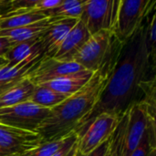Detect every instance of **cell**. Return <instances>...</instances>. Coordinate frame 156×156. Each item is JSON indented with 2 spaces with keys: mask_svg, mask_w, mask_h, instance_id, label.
I'll use <instances>...</instances> for the list:
<instances>
[{
  "mask_svg": "<svg viewBox=\"0 0 156 156\" xmlns=\"http://www.w3.org/2000/svg\"><path fill=\"white\" fill-rule=\"evenodd\" d=\"M155 62L146 46V18L123 44L118 61L97 103L80 122L74 133L80 139L101 114L120 117L133 104L144 102L155 108Z\"/></svg>",
  "mask_w": 156,
  "mask_h": 156,
  "instance_id": "1",
  "label": "cell"
},
{
  "mask_svg": "<svg viewBox=\"0 0 156 156\" xmlns=\"http://www.w3.org/2000/svg\"><path fill=\"white\" fill-rule=\"evenodd\" d=\"M113 69L103 68L95 71L81 90L50 109L37 131L42 144L59 141L74 133L80 122L97 103Z\"/></svg>",
  "mask_w": 156,
  "mask_h": 156,
  "instance_id": "2",
  "label": "cell"
},
{
  "mask_svg": "<svg viewBox=\"0 0 156 156\" xmlns=\"http://www.w3.org/2000/svg\"><path fill=\"white\" fill-rule=\"evenodd\" d=\"M155 122V111L146 103L131 106L119 119L110 138L109 153L112 156H130L138 147L147 128Z\"/></svg>",
  "mask_w": 156,
  "mask_h": 156,
  "instance_id": "3",
  "label": "cell"
},
{
  "mask_svg": "<svg viewBox=\"0 0 156 156\" xmlns=\"http://www.w3.org/2000/svg\"><path fill=\"white\" fill-rule=\"evenodd\" d=\"M122 46L112 29L100 31L90 36L73 61L92 72L103 68H114Z\"/></svg>",
  "mask_w": 156,
  "mask_h": 156,
  "instance_id": "4",
  "label": "cell"
},
{
  "mask_svg": "<svg viewBox=\"0 0 156 156\" xmlns=\"http://www.w3.org/2000/svg\"><path fill=\"white\" fill-rule=\"evenodd\" d=\"M155 0H119L112 30L122 44L136 33L146 16L155 8Z\"/></svg>",
  "mask_w": 156,
  "mask_h": 156,
  "instance_id": "5",
  "label": "cell"
},
{
  "mask_svg": "<svg viewBox=\"0 0 156 156\" xmlns=\"http://www.w3.org/2000/svg\"><path fill=\"white\" fill-rule=\"evenodd\" d=\"M50 110L25 101L11 107L0 109V124L37 133Z\"/></svg>",
  "mask_w": 156,
  "mask_h": 156,
  "instance_id": "6",
  "label": "cell"
},
{
  "mask_svg": "<svg viewBox=\"0 0 156 156\" xmlns=\"http://www.w3.org/2000/svg\"><path fill=\"white\" fill-rule=\"evenodd\" d=\"M119 0L85 1L80 20L90 35L113 29Z\"/></svg>",
  "mask_w": 156,
  "mask_h": 156,
  "instance_id": "7",
  "label": "cell"
},
{
  "mask_svg": "<svg viewBox=\"0 0 156 156\" xmlns=\"http://www.w3.org/2000/svg\"><path fill=\"white\" fill-rule=\"evenodd\" d=\"M119 122V118L103 113L99 115L89 126L85 133L78 140L77 154L86 155L109 140Z\"/></svg>",
  "mask_w": 156,
  "mask_h": 156,
  "instance_id": "8",
  "label": "cell"
},
{
  "mask_svg": "<svg viewBox=\"0 0 156 156\" xmlns=\"http://www.w3.org/2000/svg\"><path fill=\"white\" fill-rule=\"evenodd\" d=\"M42 144L37 133L0 124V147L20 156H27Z\"/></svg>",
  "mask_w": 156,
  "mask_h": 156,
  "instance_id": "9",
  "label": "cell"
},
{
  "mask_svg": "<svg viewBox=\"0 0 156 156\" xmlns=\"http://www.w3.org/2000/svg\"><path fill=\"white\" fill-rule=\"evenodd\" d=\"M83 69V67L75 61H60L44 56L37 67L27 76V80L37 86Z\"/></svg>",
  "mask_w": 156,
  "mask_h": 156,
  "instance_id": "10",
  "label": "cell"
},
{
  "mask_svg": "<svg viewBox=\"0 0 156 156\" xmlns=\"http://www.w3.org/2000/svg\"><path fill=\"white\" fill-rule=\"evenodd\" d=\"M44 56L45 52L39 51L14 67L5 65L0 68V93L11 89L19 81L27 78V76L37 67Z\"/></svg>",
  "mask_w": 156,
  "mask_h": 156,
  "instance_id": "11",
  "label": "cell"
},
{
  "mask_svg": "<svg viewBox=\"0 0 156 156\" xmlns=\"http://www.w3.org/2000/svg\"><path fill=\"white\" fill-rule=\"evenodd\" d=\"M80 19L63 18L52 21L48 28L39 37L45 49L46 58H53L67 35L74 27Z\"/></svg>",
  "mask_w": 156,
  "mask_h": 156,
  "instance_id": "12",
  "label": "cell"
},
{
  "mask_svg": "<svg viewBox=\"0 0 156 156\" xmlns=\"http://www.w3.org/2000/svg\"><path fill=\"white\" fill-rule=\"evenodd\" d=\"M90 36L91 35L85 25L80 20H79L74 27L67 35L60 48L53 58L60 61H73L76 55L89 40Z\"/></svg>",
  "mask_w": 156,
  "mask_h": 156,
  "instance_id": "13",
  "label": "cell"
},
{
  "mask_svg": "<svg viewBox=\"0 0 156 156\" xmlns=\"http://www.w3.org/2000/svg\"><path fill=\"white\" fill-rule=\"evenodd\" d=\"M94 72L83 69L69 75H66L59 79L41 84L54 91L62 93L67 96H71L81 90L88 81L91 79Z\"/></svg>",
  "mask_w": 156,
  "mask_h": 156,
  "instance_id": "14",
  "label": "cell"
},
{
  "mask_svg": "<svg viewBox=\"0 0 156 156\" xmlns=\"http://www.w3.org/2000/svg\"><path fill=\"white\" fill-rule=\"evenodd\" d=\"M52 21L49 18H46L44 20L13 29H4L0 30V37H5L10 38L15 45L35 39L39 38L43 33L48 28V27L51 25Z\"/></svg>",
  "mask_w": 156,
  "mask_h": 156,
  "instance_id": "15",
  "label": "cell"
},
{
  "mask_svg": "<svg viewBox=\"0 0 156 156\" xmlns=\"http://www.w3.org/2000/svg\"><path fill=\"white\" fill-rule=\"evenodd\" d=\"M35 85L27 78L19 81L9 90L0 93V109L11 107L25 101H27L32 95Z\"/></svg>",
  "mask_w": 156,
  "mask_h": 156,
  "instance_id": "16",
  "label": "cell"
},
{
  "mask_svg": "<svg viewBox=\"0 0 156 156\" xmlns=\"http://www.w3.org/2000/svg\"><path fill=\"white\" fill-rule=\"evenodd\" d=\"M39 51L45 52V49L42 46L40 39L35 38L15 45L7 52L5 58L6 59L8 66L14 67L21 63L27 58Z\"/></svg>",
  "mask_w": 156,
  "mask_h": 156,
  "instance_id": "17",
  "label": "cell"
},
{
  "mask_svg": "<svg viewBox=\"0 0 156 156\" xmlns=\"http://www.w3.org/2000/svg\"><path fill=\"white\" fill-rule=\"evenodd\" d=\"M85 1L79 0H62L61 4L55 8L42 12L47 18L51 21L63 18L80 19L84 6Z\"/></svg>",
  "mask_w": 156,
  "mask_h": 156,
  "instance_id": "18",
  "label": "cell"
},
{
  "mask_svg": "<svg viewBox=\"0 0 156 156\" xmlns=\"http://www.w3.org/2000/svg\"><path fill=\"white\" fill-rule=\"evenodd\" d=\"M69 96L54 91L42 85H37L35 86L34 91L27 101L32 102L39 107L50 110L63 102Z\"/></svg>",
  "mask_w": 156,
  "mask_h": 156,
  "instance_id": "19",
  "label": "cell"
},
{
  "mask_svg": "<svg viewBox=\"0 0 156 156\" xmlns=\"http://www.w3.org/2000/svg\"><path fill=\"white\" fill-rule=\"evenodd\" d=\"M46 18H47L46 16L42 12H38V11H29L24 14L0 18V30L22 27L44 20Z\"/></svg>",
  "mask_w": 156,
  "mask_h": 156,
  "instance_id": "20",
  "label": "cell"
},
{
  "mask_svg": "<svg viewBox=\"0 0 156 156\" xmlns=\"http://www.w3.org/2000/svg\"><path fill=\"white\" fill-rule=\"evenodd\" d=\"M130 156H156L155 122H152L149 125L140 144Z\"/></svg>",
  "mask_w": 156,
  "mask_h": 156,
  "instance_id": "21",
  "label": "cell"
},
{
  "mask_svg": "<svg viewBox=\"0 0 156 156\" xmlns=\"http://www.w3.org/2000/svg\"><path fill=\"white\" fill-rule=\"evenodd\" d=\"M155 41H156V13L154 8L146 16V46L151 59L155 62Z\"/></svg>",
  "mask_w": 156,
  "mask_h": 156,
  "instance_id": "22",
  "label": "cell"
},
{
  "mask_svg": "<svg viewBox=\"0 0 156 156\" xmlns=\"http://www.w3.org/2000/svg\"><path fill=\"white\" fill-rule=\"evenodd\" d=\"M68 138V137H67ZM67 138H64L59 141L49 142L46 144H42L37 149L29 153L27 156H52L57 152H58L66 144Z\"/></svg>",
  "mask_w": 156,
  "mask_h": 156,
  "instance_id": "23",
  "label": "cell"
},
{
  "mask_svg": "<svg viewBox=\"0 0 156 156\" xmlns=\"http://www.w3.org/2000/svg\"><path fill=\"white\" fill-rule=\"evenodd\" d=\"M78 136L76 133H71L68 136L64 146L52 156H76L77 155V143Z\"/></svg>",
  "mask_w": 156,
  "mask_h": 156,
  "instance_id": "24",
  "label": "cell"
},
{
  "mask_svg": "<svg viewBox=\"0 0 156 156\" xmlns=\"http://www.w3.org/2000/svg\"><path fill=\"white\" fill-rule=\"evenodd\" d=\"M61 2L62 0H37V4L33 8V11H38V12L48 11L57 7L61 4Z\"/></svg>",
  "mask_w": 156,
  "mask_h": 156,
  "instance_id": "25",
  "label": "cell"
},
{
  "mask_svg": "<svg viewBox=\"0 0 156 156\" xmlns=\"http://www.w3.org/2000/svg\"><path fill=\"white\" fill-rule=\"evenodd\" d=\"M14 46L15 44L10 38L0 37V58H5L10 48Z\"/></svg>",
  "mask_w": 156,
  "mask_h": 156,
  "instance_id": "26",
  "label": "cell"
},
{
  "mask_svg": "<svg viewBox=\"0 0 156 156\" xmlns=\"http://www.w3.org/2000/svg\"><path fill=\"white\" fill-rule=\"evenodd\" d=\"M109 145H110V139L102 143L100 146H98L96 149H94L92 152L86 155H77L76 156H106L109 152Z\"/></svg>",
  "mask_w": 156,
  "mask_h": 156,
  "instance_id": "27",
  "label": "cell"
},
{
  "mask_svg": "<svg viewBox=\"0 0 156 156\" xmlns=\"http://www.w3.org/2000/svg\"><path fill=\"white\" fill-rule=\"evenodd\" d=\"M0 156H20L17 155V154H14L10 152H7L5 151V149H3L2 147H0Z\"/></svg>",
  "mask_w": 156,
  "mask_h": 156,
  "instance_id": "28",
  "label": "cell"
},
{
  "mask_svg": "<svg viewBox=\"0 0 156 156\" xmlns=\"http://www.w3.org/2000/svg\"><path fill=\"white\" fill-rule=\"evenodd\" d=\"M5 65H7L6 59H5V58H0V68H1V67H4V66H5Z\"/></svg>",
  "mask_w": 156,
  "mask_h": 156,
  "instance_id": "29",
  "label": "cell"
},
{
  "mask_svg": "<svg viewBox=\"0 0 156 156\" xmlns=\"http://www.w3.org/2000/svg\"><path fill=\"white\" fill-rule=\"evenodd\" d=\"M106 156H112V155H111V154H110V153L108 152V154H107V155H106Z\"/></svg>",
  "mask_w": 156,
  "mask_h": 156,
  "instance_id": "30",
  "label": "cell"
},
{
  "mask_svg": "<svg viewBox=\"0 0 156 156\" xmlns=\"http://www.w3.org/2000/svg\"><path fill=\"white\" fill-rule=\"evenodd\" d=\"M1 68H2V67H1Z\"/></svg>",
  "mask_w": 156,
  "mask_h": 156,
  "instance_id": "31",
  "label": "cell"
}]
</instances>
